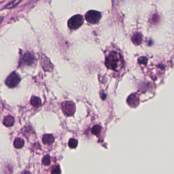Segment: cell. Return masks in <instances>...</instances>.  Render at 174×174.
Instances as JSON below:
<instances>
[{
	"label": "cell",
	"instance_id": "1",
	"mask_svg": "<svg viewBox=\"0 0 174 174\" xmlns=\"http://www.w3.org/2000/svg\"><path fill=\"white\" fill-rule=\"evenodd\" d=\"M122 59L121 55L116 52H112L106 58L105 65L108 69L112 70H116L120 68Z\"/></svg>",
	"mask_w": 174,
	"mask_h": 174
},
{
	"label": "cell",
	"instance_id": "2",
	"mask_svg": "<svg viewBox=\"0 0 174 174\" xmlns=\"http://www.w3.org/2000/svg\"><path fill=\"white\" fill-rule=\"evenodd\" d=\"M84 23V19L82 16L78 14L75 15L69 20L68 21V27L71 29H78L80 27L82 26Z\"/></svg>",
	"mask_w": 174,
	"mask_h": 174
},
{
	"label": "cell",
	"instance_id": "3",
	"mask_svg": "<svg viewBox=\"0 0 174 174\" xmlns=\"http://www.w3.org/2000/svg\"><path fill=\"white\" fill-rule=\"evenodd\" d=\"M20 82V78L18 74H16V72H13L11 74L9 75V76L6 80V84L10 88H14Z\"/></svg>",
	"mask_w": 174,
	"mask_h": 174
},
{
	"label": "cell",
	"instance_id": "4",
	"mask_svg": "<svg viewBox=\"0 0 174 174\" xmlns=\"http://www.w3.org/2000/svg\"><path fill=\"white\" fill-rule=\"evenodd\" d=\"M85 18L88 23L96 24L100 20L101 18V14L99 12L95 10H90L86 14Z\"/></svg>",
	"mask_w": 174,
	"mask_h": 174
},
{
	"label": "cell",
	"instance_id": "5",
	"mask_svg": "<svg viewBox=\"0 0 174 174\" xmlns=\"http://www.w3.org/2000/svg\"><path fill=\"white\" fill-rule=\"evenodd\" d=\"M62 108L64 114L67 116H72L76 111L75 105L71 101H65L62 104Z\"/></svg>",
	"mask_w": 174,
	"mask_h": 174
},
{
	"label": "cell",
	"instance_id": "6",
	"mask_svg": "<svg viewBox=\"0 0 174 174\" xmlns=\"http://www.w3.org/2000/svg\"><path fill=\"white\" fill-rule=\"evenodd\" d=\"M139 102V99L138 98V97L135 95V94H132L131 95L128 99H127V103H128L129 105H130L131 107L135 108L136 106L138 105Z\"/></svg>",
	"mask_w": 174,
	"mask_h": 174
},
{
	"label": "cell",
	"instance_id": "7",
	"mask_svg": "<svg viewBox=\"0 0 174 174\" xmlns=\"http://www.w3.org/2000/svg\"><path fill=\"white\" fill-rule=\"evenodd\" d=\"M131 40H132L133 43L135 45H139L141 44V42L142 41V36L141 33H137L134 34L131 38Z\"/></svg>",
	"mask_w": 174,
	"mask_h": 174
},
{
	"label": "cell",
	"instance_id": "8",
	"mask_svg": "<svg viewBox=\"0 0 174 174\" xmlns=\"http://www.w3.org/2000/svg\"><path fill=\"white\" fill-rule=\"evenodd\" d=\"M34 60V57L30 53H26L24 55L23 57V62L27 65H31Z\"/></svg>",
	"mask_w": 174,
	"mask_h": 174
},
{
	"label": "cell",
	"instance_id": "9",
	"mask_svg": "<svg viewBox=\"0 0 174 174\" xmlns=\"http://www.w3.org/2000/svg\"><path fill=\"white\" fill-rule=\"evenodd\" d=\"M3 125L6 126H12L14 123V119L12 116H7L4 118L3 121Z\"/></svg>",
	"mask_w": 174,
	"mask_h": 174
},
{
	"label": "cell",
	"instance_id": "10",
	"mask_svg": "<svg viewBox=\"0 0 174 174\" xmlns=\"http://www.w3.org/2000/svg\"><path fill=\"white\" fill-rule=\"evenodd\" d=\"M54 140V138L53 136V135H50H50L49 134L44 135L43 136V138H42V141H43L44 143L48 144V145L53 143Z\"/></svg>",
	"mask_w": 174,
	"mask_h": 174
},
{
	"label": "cell",
	"instance_id": "11",
	"mask_svg": "<svg viewBox=\"0 0 174 174\" xmlns=\"http://www.w3.org/2000/svg\"><path fill=\"white\" fill-rule=\"evenodd\" d=\"M31 104L34 108H38L40 107L42 104V101L39 98V97H32V98L31 99Z\"/></svg>",
	"mask_w": 174,
	"mask_h": 174
},
{
	"label": "cell",
	"instance_id": "12",
	"mask_svg": "<svg viewBox=\"0 0 174 174\" xmlns=\"http://www.w3.org/2000/svg\"><path fill=\"white\" fill-rule=\"evenodd\" d=\"M24 144H25V142L23 141V139L20 138H16L14 142V146L16 148H19V149L23 147Z\"/></svg>",
	"mask_w": 174,
	"mask_h": 174
},
{
	"label": "cell",
	"instance_id": "13",
	"mask_svg": "<svg viewBox=\"0 0 174 174\" xmlns=\"http://www.w3.org/2000/svg\"><path fill=\"white\" fill-rule=\"evenodd\" d=\"M101 131V127L99 125H95L92 129V133L95 135H99Z\"/></svg>",
	"mask_w": 174,
	"mask_h": 174
},
{
	"label": "cell",
	"instance_id": "14",
	"mask_svg": "<svg viewBox=\"0 0 174 174\" xmlns=\"http://www.w3.org/2000/svg\"><path fill=\"white\" fill-rule=\"evenodd\" d=\"M68 146L70 148L74 149V148H76V147H77L78 141L76 139H70V141H69Z\"/></svg>",
	"mask_w": 174,
	"mask_h": 174
},
{
	"label": "cell",
	"instance_id": "15",
	"mask_svg": "<svg viewBox=\"0 0 174 174\" xmlns=\"http://www.w3.org/2000/svg\"><path fill=\"white\" fill-rule=\"evenodd\" d=\"M42 163L44 165H49L50 163V157L49 155H46L42 159Z\"/></svg>",
	"mask_w": 174,
	"mask_h": 174
},
{
	"label": "cell",
	"instance_id": "16",
	"mask_svg": "<svg viewBox=\"0 0 174 174\" xmlns=\"http://www.w3.org/2000/svg\"><path fill=\"white\" fill-rule=\"evenodd\" d=\"M22 1V0H14V1H13L12 2H11L9 5H8L6 6V8H14L16 6H17L18 4Z\"/></svg>",
	"mask_w": 174,
	"mask_h": 174
},
{
	"label": "cell",
	"instance_id": "17",
	"mask_svg": "<svg viewBox=\"0 0 174 174\" xmlns=\"http://www.w3.org/2000/svg\"><path fill=\"white\" fill-rule=\"evenodd\" d=\"M61 172V171L60 169V167H59V166L54 167L52 169V171H51L52 173H60Z\"/></svg>",
	"mask_w": 174,
	"mask_h": 174
}]
</instances>
